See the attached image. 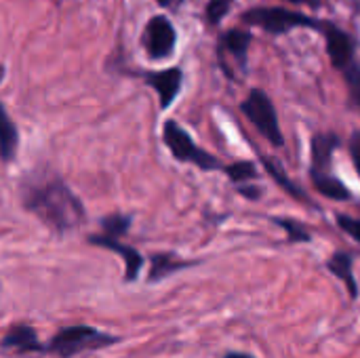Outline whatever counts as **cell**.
<instances>
[{"label":"cell","mask_w":360,"mask_h":358,"mask_svg":"<svg viewBox=\"0 0 360 358\" xmlns=\"http://www.w3.org/2000/svg\"><path fill=\"white\" fill-rule=\"evenodd\" d=\"M21 203L57 234H65L84 222L82 203L53 171L30 173L21 181Z\"/></svg>","instance_id":"1"},{"label":"cell","mask_w":360,"mask_h":358,"mask_svg":"<svg viewBox=\"0 0 360 358\" xmlns=\"http://www.w3.org/2000/svg\"><path fill=\"white\" fill-rule=\"evenodd\" d=\"M116 342H118V338L108 335V333H103V331H99L95 327L76 325V327L61 329L49 342V346H44V350L61 358H72L80 354V352H86V350H97V348L101 350V348L112 346Z\"/></svg>","instance_id":"2"},{"label":"cell","mask_w":360,"mask_h":358,"mask_svg":"<svg viewBox=\"0 0 360 358\" xmlns=\"http://www.w3.org/2000/svg\"><path fill=\"white\" fill-rule=\"evenodd\" d=\"M243 19L251 25L264 27L270 34H285L295 27H321L312 17L304 13H295L289 8L272 6V8H251L243 15Z\"/></svg>","instance_id":"3"},{"label":"cell","mask_w":360,"mask_h":358,"mask_svg":"<svg viewBox=\"0 0 360 358\" xmlns=\"http://www.w3.org/2000/svg\"><path fill=\"white\" fill-rule=\"evenodd\" d=\"M240 110L247 114V118L257 127V131L272 146H283V131L278 127V116H276L274 103L270 101V97L264 91L253 89L249 93V97L240 103Z\"/></svg>","instance_id":"4"},{"label":"cell","mask_w":360,"mask_h":358,"mask_svg":"<svg viewBox=\"0 0 360 358\" xmlns=\"http://www.w3.org/2000/svg\"><path fill=\"white\" fill-rule=\"evenodd\" d=\"M162 137H165V143L169 146V150L173 152V156L181 162H192L205 171H211V169H217L219 162L207 154L205 150H200L192 137L175 122V120H167L165 122V129H162Z\"/></svg>","instance_id":"5"},{"label":"cell","mask_w":360,"mask_h":358,"mask_svg":"<svg viewBox=\"0 0 360 358\" xmlns=\"http://www.w3.org/2000/svg\"><path fill=\"white\" fill-rule=\"evenodd\" d=\"M175 40H177L175 27L167 17L156 15L148 21L146 32H143V46L152 59L169 57L175 49Z\"/></svg>","instance_id":"6"},{"label":"cell","mask_w":360,"mask_h":358,"mask_svg":"<svg viewBox=\"0 0 360 358\" xmlns=\"http://www.w3.org/2000/svg\"><path fill=\"white\" fill-rule=\"evenodd\" d=\"M323 32H325V38H327V53L333 61L335 68L344 70L346 65H350L354 61V55H352V40L350 36L340 30L338 25L333 23H327V25H321Z\"/></svg>","instance_id":"7"},{"label":"cell","mask_w":360,"mask_h":358,"mask_svg":"<svg viewBox=\"0 0 360 358\" xmlns=\"http://www.w3.org/2000/svg\"><path fill=\"white\" fill-rule=\"evenodd\" d=\"M89 243L91 245H97V247H103V249H110L114 253H118L122 260H124V266H127V274L124 279L127 281H135L141 272V266H143V257L139 251H135L133 247H127L122 245L118 238L114 236H108V234H101V236H89Z\"/></svg>","instance_id":"8"},{"label":"cell","mask_w":360,"mask_h":358,"mask_svg":"<svg viewBox=\"0 0 360 358\" xmlns=\"http://www.w3.org/2000/svg\"><path fill=\"white\" fill-rule=\"evenodd\" d=\"M146 80H148L150 87H154V91L160 97V106L167 110L173 103V99L177 97V93H179L181 70L179 68H169V70H162V72H154V74H148Z\"/></svg>","instance_id":"9"},{"label":"cell","mask_w":360,"mask_h":358,"mask_svg":"<svg viewBox=\"0 0 360 358\" xmlns=\"http://www.w3.org/2000/svg\"><path fill=\"white\" fill-rule=\"evenodd\" d=\"M0 346L4 350H15V352H42L44 346L40 344L36 331L27 325H15L6 331L2 338Z\"/></svg>","instance_id":"10"},{"label":"cell","mask_w":360,"mask_h":358,"mask_svg":"<svg viewBox=\"0 0 360 358\" xmlns=\"http://www.w3.org/2000/svg\"><path fill=\"white\" fill-rule=\"evenodd\" d=\"M340 146L335 135H316L312 139V173H329L333 150Z\"/></svg>","instance_id":"11"},{"label":"cell","mask_w":360,"mask_h":358,"mask_svg":"<svg viewBox=\"0 0 360 358\" xmlns=\"http://www.w3.org/2000/svg\"><path fill=\"white\" fill-rule=\"evenodd\" d=\"M17 146H19V131L13 124V120L8 118L4 106L0 103V158L4 162L13 160Z\"/></svg>","instance_id":"12"},{"label":"cell","mask_w":360,"mask_h":358,"mask_svg":"<svg viewBox=\"0 0 360 358\" xmlns=\"http://www.w3.org/2000/svg\"><path fill=\"white\" fill-rule=\"evenodd\" d=\"M327 268L340 279L344 281V285L348 287L350 291V298H356L359 295V285H356V279H354V272H352V257L344 251H338L329 262H327Z\"/></svg>","instance_id":"13"},{"label":"cell","mask_w":360,"mask_h":358,"mask_svg":"<svg viewBox=\"0 0 360 358\" xmlns=\"http://www.w3.org/2000/svg\"><path fill=\"white\" fill-rule=\"evenodd\" d=\"M312 181H314L316 190L321 194H325L327 198H333V200H346V198H350L348 188L340 179H335L331 173H312Z\"/></svg>","instance_id":"14"},{"label":"cell","mask_w":360,"mask_h":358,"mask_svg":"<svg viewBox=\"0 0 360 358\" xmlns=\"http://www.w3.org/2000/svg\"><path fill=\"white\" fill-rule=\"evenodd\" d=\"M186 266H190V264L177 262V260L171 257V255H154V257H152L150 281H160V279H165V276H169V274H173V272H177V270H181V268H186Z\"/></svg>","instance_id":"15"},{"label":"cell","mask_w":360,"mask_h":358,"mask_svg":"<svg viewBox=\"0 0 360 358\" xmlns=\"http://www.w3.org/2000/svg\"><path fill=\"white\" fill-rule=\"evenodd\" d=\"M224 44H226V49H228L232 55H236L240 61H245L247 49H249V44H251V36H249L247 32H243V30H230V32L224 36Z\"/></svg>","instance_id":"16"},{"label":"cell","mask_w":360,"mask_h":358,"mask_svg":"<svg viewBox=\"0 0 360 358\" xmlns=\"http://www.w3.org/2000/svg\"><path fill=\"white\" fill-rule=\"evenodd\" d=\"M101 226H103V230H105V234H108V236L118 238V236L127 234V230H129V226H131V217H129V215L114 213V215L103 217Z\"/></svg>","instance_id":"17"},{"label":"cell","mask_w":360,"mask_h":358,"mask_svg":"<svg viewBox=\"0 0 360 358\" xmlns=\"http://www.w3.org/2000/svg\"><path fill=\"white\" fill-rule=\"evenodd\" d=\"M274 222L287 232V236H289L293 243H308V241H312V238H310V232H308L300 222L287 219V217H278V219H274Z\"/></svg>","instance_id":"18"},{"label":"cell","mask_w":360,"mask_h":358,"mask_svg":"<svg viewBox=\"0 0 360 358\" xmlns=\"http://www.w3.org/2000/svg\"><path fill=\"white\" fill-rule=\"evenodd\" d=\"M226 171H228L230 179L236 181V184H243V181L253 179V177L257 175L255 165H251V162H234V165H230Z\"/></svg>","instance_id":"19"},{"label":"cell","mask_w":360,"mask_h":358,"mask_svg":"<svg viewBox=\"0 0 360 358\" xmlns=\"http://www.w3.org/2000/svg\"><path fill=\"white\" fill-rule=\"evenodd\" d=\"M342 72L346 74V80H348V84H350L352 97H354V101L359 103V108H360V65L352 61V63H350V65H346Z\"/></svg>","instance_id":"20"},{"label":"cell","mask_w":360,"mask_h":358,"mask_svg":"<svg viewBox=\"0 0 360 358\" xmlns=\"http://www.w3.org/2000/svg\"><path fill=\"white\" fill-rule=\"evenodd\" d=\"M230 2L232 0H209V6H207L209 23H219L221 17L230 11Z\"/></svg>","instance_id":"21"},{"label":"cell","mask_w":360,"mask_h":358,"mask_svg":"<svg viewBox=\"0 0 360 358\" xmlns=\"http://www.w3.org/2000/svg\"><path fill=\"white\" fill-rule=\"evenodd\" d=\"M264 165H266L268 173H270L278 184H283V186H285V190H287V192H291V194H295V196H302V192H300V190H297V188H295V186H293V184L283 175V169H281L278 165H274V162H270V160H264Z\"/></svg>","instance_id":"22"},{"label":"cell","mask_w":360,"mask_h":358,"mask_svg":"<svg viewBox=\"0 0 360 358\" xmlns=\"http://www.w3.org/2000/svg\"><path fill=\"white\" fill-rule=\"evenodd\" d=\"M338 226L346 234H350L356 243H360V219H354L350 215H338Z\"/></svg>","instance_id":"23"},{"label":"cell","mask_w":360,"mask_h":358,"mask_svg":"<svg viewBox=\"0 0 360 358\" xmlns=\"http://www.w3.org/2000/svg\"><path fill=\"white\" fill-rule=\"evenodd\" d=\"M350 154H352V162H354L356 173L360 177V133H354L350 139Z\"/></svg>","instance_id":"24"},{"label":"cell","mask_w":360,"mask_h":358,"mask_svg":"<svg viewBox=\"0 0 360 358\" xmlns=\"http://www.w3.org/2000/svg\"><path fill=\"white\" fill-rule=\"evenodd\" d=\"M162 6H167V8H177L184 0H158Z\"/></svg>","instance_id":"25"},{"label":"cell","mask_w":360,"mask_h":358,"mask_svg":"<svg viewBox=\"0 0 360 358\" xmlns=\"http://www.w3.org/2000/svg\"><path fill=\"white\" fill-rule=\"evenodd\" d=\"M224 358H253L251 354H245V352H228Z\"/></svg>","instance_id":"26"},{"label":"cell","mask_w":360,"mask_h":358,"mask_svg":"<svg viewBox=\"0 0 360 358\" xmlns=\"http://www.w3.org/2000/svg\"><path fill=\"white\" fill-rule=\"evenodd\" d=\"M287 2H297V4H319V0H287Z\"/></svg>","instance_id":"27"},{"label":"cell","mask_w":360,"mask_h":358,"mask_svg":"<svg viewBox=\"0 0 360 358\" xmlns=\"http://www.w3.org/2000/svg\"><path fill=\"white\" fill-rule=\"evenodd\" d=\"M2 78H4V68L0 65V82H2Z\"/></svg>","instance_id":"28"}]
</instances>
